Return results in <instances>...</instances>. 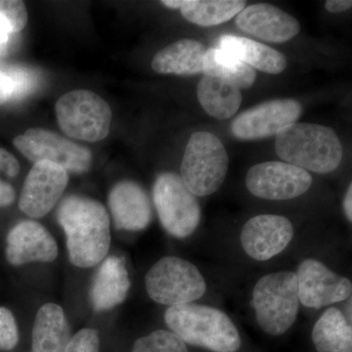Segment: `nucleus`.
I'll return each instance as SVG.
<instances>
[{"mask_svg":"<svg viewBox=\"0 0 352 352\" xmlns=\"http://www.w3.org/2000/svg\"><path fill=\"white\" fill-rule=\"evenodd\" d=\"M219 48L252 69H258L263 73L277 75L287 67L286 57L281 52L243 36L233 34L222 36L219 38Z\"/></svg>","mask_w":352,"mask_h":352,"instance_id":"nucleus-21","label":"nucleus"},{"mask_svg":"<svg viewBox=\"0 0 352 352\" xmlns=\"http://www.w3.org/2000/svg\"><path fill=\"white\" fill-rule=\"evenodd\" d=\"M153 199L160 221L166 232L179 239L195 232L201 221L200 204L179 175L164 173L157 176Z\"/></svg>","mask_w":352,"mask_h":352,"instance_id":"nucleus-8","label":"nucleus"},{"mask_svg":"<svg viewBox=\"0 0 352 352\" xmlns=\"http://www.w3.org/2000/svg\"><path fill=\"white\" fill-rule=\"evenodd\" d=\"M184 1L185 0H164L161 3L168 8L180 9L184 4Z\"/></svg>","mask_w":352,"mask_h":352,"instance_id":"nucleus-36","label":"nucleus"},{"mask_svg":"<svg viewBox=\"0 0 352 352\" xmlns=\"http://www.w3.org/2000/svg\"><path fill=\"white\" fill-rule=\"evenodd\" d=\"M201 107L214 119H230L242 103L241 89L219 76L204 75L197 87Z\"/></svg>","mask_w":352,"mask_h":352,"instance_id":"nucleus-22","label":"nucleus"},{"mask_svg":"<svg viewBox=\"0 0 352 352\" xmlns=\"http://www.w3.org/2000/svg\"><path fill=\"white\" fill-rule=\"evenodd\" d=\"M65 352H100L98 332L94 329H82L71 338Z\"/></svg>","mask_w":352,"mask_h":352,"instance_id":"nucleus-31","label":"nucleus"},{"mask_svg":"<svg viewBox=\"0 0 352 352\" xmlns=\"http://www.w3.org/2000/svg\"><path fill=\"white\" fill-rule=\"evenodd\" d=\"M11 34H12V31H11L10 25L6 20L0 18V51L6 46Z\"/></svg>","mask_w":352,"mask_h":352,"instance_id":"nucleus-34","label":"nucleus"},{"mask_svg":"<svg viewBox=\"0 0 352 352\" xmlns=\"http://www.w3.org/2000/svg\"><path fill=\"white\" fill-rule=\"evenodd\" d=\"M326 9L331 13H340L352 7L351 0H328L325 2Z\"/></svg>","mask_w":352,"mask_h":352,"instance_id":"nucleus-33","label":"nucleus"},{"mask_svg":"<svg viewBox=\"0 0 352 352\" xmlns=\"http://www.w3.org/2000/svg\"><path fill=\"white\" fill-rule=\"evenodd\" d=\"M344 214H346L347 220H349V222H351L352 221V185L351 184L349 185V188H347L346 196H344Z\"/></svg>","mask_w":352,"mask_h":352,"instance_id":"nucleus-35","label":"nucleus"},{"mask_svg":"<svg viewBox=\"0 0 352 352\" xmlns=\"http://www.w3.org/2000/svg\"><path fill=\"white\" fill-rule=\"evenodd\" d=\"M13 85L10 78L0 69V104L11 101L12 97Z\"/></svg>","mask_w":352,"mask_h":352,"instance_id":"nucleus-32","label":"nucleus"},{"mask_svg":"<svg viewBox=\"0 0 352 352\" xmlns=\"http://www.w3.org/2000/svg\"><path fill=\"white\" fill-rule=\"evenodd\" d=\"M109 208L118 230H144L151 223V201L143 187L132 180H122L111 189Z\"/></svg>","mask_w":352,"mask_h":352,"instance_id":"nucleus-17","label":"nucleus"},{"mask_svg":"<svg viewBox=\"0 0 352 352\" xmlns=\"http://www.w3.org/2000/svg\"><path fill=\"white\" fill-rule=\"evenodd\" d=\"M312 342L317 352H352L351 321L338 308H329L315 323Z\"/></svg>","mask_w":352,"mask_h":352,"instance_id":"nucleus-23","label":"nucleus"},{"mask_svg":"<svg viewBox=\"0 0 352 352\" xmlns=\"http://www.w3.org/2000/svg\"><path fill=\"white\" fill-rule=\"evenodd\" d=\"M204 75L219 76L239 89L251 88L256 82V73L249 65L227 54L220 48H210L204 59Z\"/></svg>","mask_w":352,"mask_h":352,"instance_id":"nucleus-25","label":"nucleus"},{"mask_svg":"<svg viewBox=\"0 0 352 352\" xmlns=\"http://www.w3.org/2000/svg\"><path fill=\"white\" fill-rule=\"evenodd\" d=\"M57 219L66 235L72 264L89 268L104 261L110 250L111 221L100 201L68 196L58 208Z\"/></svg>","mask_w":352,"mask_h":352,"instance_id":"nucleus-1","label":"nucleus"},{"mask_svg":"<svg viewBox=\"0 0 352 352\" xmlns=\"http://www.w3.org/2000/svg\"><path fill=\"white\" fill-rule=\"evenodd\" d=\"M302 113V106L294 99H275L241 113L231 124V132L240 140H261L277 135Z\"/></svg>","mask_w":352,"mask_h":352,"instance_id":"nucleus-11","label":"nucleus"},{"mask_svg":"<svg viewBox=\"0 0 352 352\" xmlns=\"http://www.w3.org/2000/svg\"><path fill=\"white\" fill-rule=\"evenodd\" d=\"M275 150L285 163L314 173H332L342 163V146L330 127L295 122L275 139Z\"/></svg>","mask_w":352,"mask_h":352,"instance_id":"nucleus-3","label":"nucleus"},{"mask_svg":"<svg viewBox=\"0 0 352 352\" xmlns=\"http://www.w3.org/2000/svg\"><path fill=\"white\" fill-rule=\"evenodd\" d=\"M12 82L13 92L11 101L20 100L31 94L38 80L31 69L20 66H9L2 69Z\"/></svg>","mask_w":352,"mask_h":352,"instance_id":"nucleus-28","label":"nucleus"},{"mask_svg":"<svg viewBox=\"0 0 352 352\" xmlns=\"http://www.w3.org/2000/svg\"><path fill=\"white\" fill-rule=\"evenodd\" d=\"M19 342L17 322L10 310L0 307V351H12Z\"/></svg>","mask_w":352,"mask_h":352,"instance_id":"nucleus-30","label":"nucleus"},{"mask_svg":"<svg viewBox=\"0 0 352 352\" xmlns=\"http://www.w3.org/2000/svg\"><path fill=\"white\" fill-rule=\"evenodd\" d=\"M145 286L155 302L168 307L193 303L207 292L205 278L197 266L177 256L157 261L146 274Z\"/></svg>","mask_w":352,"mask_h":352,"instance_id":"nucleus-6","label":"nucleus"},{"mask_svg":"<svg viewBox=\"0 0 352 352\" xmlns=\"http://www.w3.org/2000/svg\"><path fill=\"white\" fill-rule=\"evenodd\" d=\"M245 7L242 0H185L180 11L190 23L206 28L228 22Z\"/></svg>","mask_w":352,"mask_h":352,"instance_id":"nucleus-24","label":"nucleus"},{"mask_svg":"<svg viewBox=\"0 0 352 352\" xmlns=\"http://www.w3.org/2000/svg\"><path fill=\"white\" fill-rule=\"evenodd\" d=\"M68 182V171L58 164L50 162L34 164L21 192V212L32 219L45 217L63 195Z\"/></svg>","mask_w":352,"mask_h":352,"instance_id":"nucleus-13","label":"nucleus"},{"mask_svg":"<svg viewBox=\"0 0 352 352\" xmlns=\"http://www.w3.org/2000/svg\"><path fill=\"white\" fill-rule=\"evenodd\" d=\"M0 18L8 23L12 34L19 32L28 23L27 7L21 0H0Z\"/></svg>","mask_w":352,"mask_h":352,"instance_id":"nucleus-29","label":"nucleus"},{"mask_svg":"<svg viewBox=\"0 0 352 352\" xmlns=\"http://www.w3.org/2000/svg\"><path fill=\"white\" fill-rule=\"evenodd\" d=\"M228 168V154L217 136L208 131L192 134L185 148L180 177L194 196L215 193L223 184Z\"/></svg>","mask_w":352,"mask_h":352,"instance_id":"nucleus-5","label":"nucleus"},{"mask_svg":"<svg viewBox=\"0 0 352 352\" xmlns=\"http://www.w3.org/2000/svg\"><path fill=\"white\" fill-rule=\"evenodd\" d=\"M164 322L185 344L212 352L239 351L242 340L235 324L221 310L186 303L168 307Z\"/></svg>","mask_w":352,"mask_h":352,"instance_id":"nucleus-2","label":"nucleus"},{"mask_svg":"<svg viewBox=\"0 0 352 352\" xmlns=\"http://www.w3.org/2000/svg\"><path fill=\"white\" fill-rule=\"evenodd\" d=\"M205 46L193 39L171 43L153 58L152 68L164 75L192 76L203 73Z\"/></svg>","mask_w":352,"mask_h":352,"instance_id":"nucleus-20","label":"nucleus"},{"mask_svg":"<svg viewBox=\"0 0 352 352\" xmlns=\"http://www.w3.org/2000/svg\"><path fill=\"white\" fill-rule=\"evenodd\" d=\"M236 25L245 34L274 43H286L300 32L296 18L267 3L245 6L236 17Z\"/></svg>","mask_w":352,"mask_h":352,"instance_id":"nucleus-16","label":"nucleus"},{"mask_svg":"<svg viewBox=\"0 0 352 352\" xmlns=\"http://www.w3.org/2000/svg\"><path fill=\"white\" fill-rule=\"evenodd\" d=\"M131 352H188V349L175 333L157 330L136 340Z\"/></svg>","mask_w":352,"mask_h":352,"instance_id":"nucleus-26","label":"nucleus"},{"mask_svg":"<svg viewBox=\"0 0 352 352\" xmlns=\"http://www.w3.org/2000/svg\"><path fill=\"white\" fill-rule=\"evenodd\" d=\"M129 289L131 280L124 258L111 256L104 259L95 273L90 302L95 311H107L126 300Z\"/></svg>","mask_w":352,"mask_h":352,"instance_id":"nucleus-18","label":"nucleus"},{"mask_svg":"<svg viewBox=\"0 0 352 352\" xmlns=\"http://www.w3.org/2000/svg\"><path fill=\"white\" fill-rule=\"evenodd\" d=\"M13 144L34 164L50 162L74 173H87L91 166L89 149L47 129H28L14 138Z\"/></svg>","mask_w":352,"mask_h":352,"instance_id":"nucleus-9","label":"nucleus"},{"mask_svg":"<svg viewBox=\"0 0 352 352\" xmlns=\"http://www.w3.org/2000/svg\"><path fill=\"white\" fill-rule=\"evenodd\" d=\"M311 184L312 177L308 171L285 162L256 164L245 175L248 190L264 200H292L303 195Z\"/></svg>","mask_w":352,"mask_h":352,"instance_id":"nucleus-10","label":"nucleus"},{"mask_svg":"<svg viewBox=\"0 0 352 352\" xmlns=\"http://www.w3.org/2000/svg\"><path fill=\"white\" fill-rule=\"evenodd\" d=\"M71 338L63 308L51 302L39 308L32 328V352H65Z\"/></svg>","mask_w":352,"mask_h":352,"instance_id":"nucleus-19","label":"nucleus"},{"mask_svg":"<svg viewBox=\"0 0 352 352\" xmlns=\"http://www.w3.org/2000/svg\"><path fill=\"white\" fill-rule=\"evenodd\" d=\"M298 298L303 307L320 309L351 298L352 284L320 261L307 258L296 270Z\"/></svg>","mask_w":352,"mask_h":352,"instance_id":"nucleus-12","label":"nucleus"},{"mask_svg":"<svg viewBox=\"0 0 352 352\" xmlns=\"http://www.w3.org/2000/svg\"><path fill=\"white\" fill-rule=\"evenodd\" d=\"M252 303L263 332L274 337L288 332L300 305L296 273L277 271L264 275L254 285Z\"/></svg>","mask_w":352,"mask_h":352,"instance_id":"nucleus-4","label":"nucleus"},{"mask_svg":"<svg viewBox=\"0 0 352 352\" xmlns=\"http://www.w3.org/2000/svg\"><path fill=\"white\" fill-rule=\"evenodd\" d=\"M7 261L14 266L31 263H51L58 256V245L50 231L34 220H23L9 231Z\"/></svg>","mask_w":352,"mask_h":352,"instance_id":"nucleus-15","label":"nucleus"},{"mask_svg":"<svg viewBox=\"0 0 352 352\" xmlns=\"http://www.w3.org/2000/svg\"><path fill=\"white\" fill-rule=\"evenodd\" d=\"M58 124L69 138L97 142L110 132L112 111L107 102L89 90H74L55 106Z\"/></svg>","mask_w":352,"mask_h":352,"instance_id":"nucleus-7","label":"nucleus"},{"mask_svg":"<svg viewBox=\"0 0 352 352\" xmlns=\"http://www.w3.org/2000/svg\"><path fill=\"white\" fill-rule=\"evenodd\" d=\"M294 234L291 220L283 215L259 214L245 222L241 232V245L250 258L270 261L288 247Z\"/></svg>","mask_w":352,"mask_h":352,"instance_id":"nucleus-14","label":"nucleus"},{"mask_svg":"<svg viewBox=\"0 0 352 352\" xmlns=\"http://www.w3.org/2000/svg\"><path fill=\"white\" fill-rule=\"evenodd\" d=\"M19 173L20 164L17 159L11 153L0 148V208L12 205L16 197L12 185L3 179L1 175L7 178H15Z\"/></svg>","mask_w":352,"mask_h":352,"instance_id":"nucleus-27","label":"nucleus"}]
</instances>
